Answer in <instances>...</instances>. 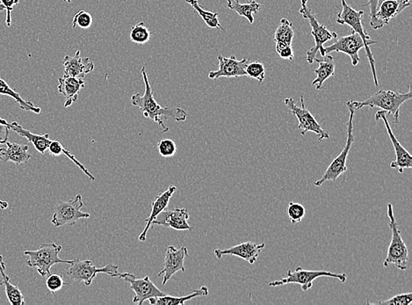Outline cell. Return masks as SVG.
<instances>
[{
    "mask_svg": "<svg viewBox=\"0 0 412 305\" xmlns=\"http://www.w3.org/2000/svg\"><path fill=\"white\" fill-rule=\"evenodd\" d=\"M141 72L144 82V94L141 95L138 93L133 95L131 97L133 106L138 107L142 113V116L158 123L162 129L163 133L169 132V128L163 122V117L164 118H172L179 123L186 120L188 118V112L186 110L180 109V107H163L157 103L154 98V92L151 87L145 66H142Z\"/></svg>",
    "mask_w": 412,
    "mask_h": 305,
    "instance_id": "obj_1",
    "label": "cell"
},
{
    "mask_svg": "<svg viewBox=\"0 0 412 305\" xmlns=\"http://www.w3.org/2000/svg\"><path fill=\"white\" fill-rule=\"evenodd\" d=\"M412 94L411 87L409 85L407 93H399L395 91L379 90L371 95L369 98L363 101H349L351 106L355 111L363 109V107H379L387 114H391L394 117V123H399V114L402 105L411 100Z\"/></svg>",
    "mask_w": 412,
    "mask_h": 305,
    "instance_id": "obj_2",
    "label": "cell"
},
{
    "mask_svg": "<svg viewBox=\"0 0 412 305\" xmlns=\"http://www.w3.org/2000/svg\"><path fill=\"white\" fill-rule=\"evenodd\" d=\"M342 9L340 12L338 14L337 21L338 24L347 25L351 28V30H354L355 33L359 34L362 38L364 43H365L366 55L367 59H369L371 71H372L373 82L376 87H379L378 79H377L376 70L375 65V59L372 53H371L370 46L373 44H376L377 41L371 40L369 34L364 30L362 17L364 15L363 11H357L354 8H351V6L348 5L345 0H341Z\"/></svg>",
    "mask_w": 412,
    "mask_h": 305,
    "instance_id": "obj_3",
    "label": "cell"
},
{
    "mask_svg": "<svg viewBox=\"0 0 412 305\" xmlns=\"http://www.w3.org/2000/svg\"><path fill=\"white\" fill-rule=\"evenodd\" d=\"M387 215L389 219V227L391 228L392 237L383 266L388 268L389 266L394 265L395 268L404 271L408 269L409 251L406 244L402 240L398 222L395 221L391 203H389L387 207Z\"/></svg>",
    "mask_w": 412,
    "mask_h": 305,
    "instance_id": "obj_4",
    "label": "cell"
},
{
    "mask_svg": "<svg viewBox=\"0 0 412 305\" xmlns=\"http://www.w3.org/2000/svg\"><path fill=\"white\" fill-rule=\"evenodd\" d=\"M309 0H301L302 8L299 12L305 20H308L312 27V36L315 41V45L307 52V62L312 65L315 61L316 54L320 52L323 57L325 56V43L334 39H337L338 34L335 32L329 31L328 28L320 23L312 9L308 6Z\"/></svg>",
    "mask_w": 412,
    "mask_h": 305,
    "instance_id": "obj_5",
    "label": "cell"
},
{
    "mask_svg": "<svg viewBox=\"0 0 412 305\" xmlns=\"http://www.w3.org/2000/svg\"><path fill=\"white\" fill-rule=\"evenodd\" d=\"M62 246L55 243H43L40 249L34 251H25L24 254L30 257L27 265L32 269H37L38 273L43 277H47L52 274L50 269L56 264H71L72 260H66L59 258V253Z\"/></svg>",
    "mask_w": 412,
    "mask_h": 305,
    "instance_id": "obj_6",
    "label": "cell"
},
{
    "mask_svg": "<svg viewBox=\"0 0 412 305\" xmlns=\"http://www.w3.org/2000/svg\"><path fill=\"white\" fill-rule=\"evenodd\" d=\"M348 109H349V120L347 122V142L344 146L343 150L337 156V158H334V160L329 164V167L326 169L324 176H323L318 180L314 182V185L316 187H321L323 184L325 183L326 181H335L337 180L338 178L342 174L347 171V161L348 155L351 150V145L354 142V114L356 111L353 109L350 103H347Z\"/></svg>",
    "mask_w": 412,
    "mask_h": 305,
    "instance_id": "obj_7",
    "label": "cell"
},
{
    "mask_svg": "<svg viewBox=\"0 0 412 305\" xmlns=\"http://www.w3.org/2000/svg\"><path fill=\"white\" fill-rule=\"evenodd\" d=\"M319 277H332L339 280L345 284L347 280V274H337L329 271H309L298 266L294 272L288 270L287 275L281 280L269 282L270 287H280L287 284H299L304 292L308 291L313 287V282Z\"/></svg>",
    "mask_w": 412,
    "mask_h": 305,
    "instance_id": "obj_8",
    "label": "cell"
},
{
    "mask_svg": "<svg viewBox=\"0 0 412 305\" xmlns=\"http://www.w3.org/2000/svg\"><path fill=\"white\" fill-rule=\"evenodd\" d=\"M71 266L67 270V275L74 282H83L85 286H90L98 274L109 275L111 277H116L119 266L110 263L103 268H97L91 260H81L75 259L69 264Z\"/></svg>",
    "mask_w": 412,
    "mask_h": 305,
    "instance_id": "obj_9",
    "label": "cell"
},
{
    "mask_svg": "<svg viewBox=\"0 0 412 305\" xmlns=\"http://www.w3.org/2000/svg\"><path fill=\"white\" fill-rule=\"evenodd\" d=\"M81 195H77L69 201H60L54 208L52 222L56 227H72L81 219L90 218L89 213L81 211L84 207Z\"/></svg>",
    "mask_w": 412,
    "mask_h": 305,
    "instance_id": "obj_10",
    "label": "cell"
},
{
    "mask_svg": "<svg viewBox=\"0 0 412 305\" xmlns=\"http://www.w3.org/2000/svg\"><path fill=\"white\" fill-rule=\"evenodd\" d=\"M302 106H297L293 98H285L284 104L288 109L296 116L298 120V130L300 134L305 136L308 132L315 133L318 136V141L329 138V133L325 132L319 125L313 114L310 112L304 104L303 96L300 97Z\"/></svg>",
    "mask_w": 412,
    "mask_h": 305,
    "instance_id": "obj_11",
    "label": "cell"
},
{
    "mask_svg": "<svg viewBox=\"0 0 412 305\" xmlns=\"http://www.w3.org/2000/svg\"><path fill=\"white\" fill-rule=\"evenodd\" d=\"M116 277L124 280L131 285V288L135 293V297L133 298V303L142 305L145 301L151 299V298H158L166 295L162 291L154 284L153 282L151 281L149 276H145L144 278H136V276L131 274V273H118Z\"/></svg>",
    "mask_w": 412,
    "mask_h": 305,
    "instance_id": "obj_12",
    "label": "cell"
},
{
    "mask_svg": "<svg viewBox=\"0 0 412 305\" xmlns=\"http://www.w3.org/2000/svg\"><path fill=\"white\" fill-rule=\"evenodd\" d=\"M188 256V250L186 246H182L177 249L175 246H168L166 256H164L162 270L158 274V277L163 275L162 284H166L168 281L177 274V272H185V259Z\"/></svg>",
    "mask_w": 412,
    "mask_h": 305,
    "instance_id": "obj_13",
    "label": "cell"
},
{
    "mask_svg": "<svg viewBox=\"0 0 412 305\" xmlns=\"http://www.w3.org/2000/svg\"><path fill=\"white\" fill-rule=\"evenodd\" d=\"M351 34L341 38H337L332 45L325 48V55L331 52L345 53L351 57V65L356 66L360 63L359 52L365 48L362 38L351 30Z\"/></svg>",
    "mask_w": 412,
    "mask_h": 305,
    "instance_id": "obj_14",
    "label": "cell"
},
{
    "mask_svg": "<svg viewBox=\"0 0 412 305\" xmlns=\"http://www.w3.org/2000/svg\"><path fill=\"white\" fill-rule=\"evenodd\" d=\"M387 116H388V114H387L385 111L380 110L377 111L375 119L376 120H383L389 139H391L392 145L394 146L395 160L391 162V167L393 168V169H397L399 173H404V169H411L412 167V156L410 152L402 147L400 143H399L397 138H395L394 133L392 132L391 127L389 125L388 117Z\"/></svg>",
    "mask_w": 412,
    "mask_h": 305,
    "instance_id": "obj_15",
    "label": "cell"
},
{
    "mask_svg": "<svg viewBox=\"0 0 412 305\" xmlns=\"http://www.w3.org/2000/svg\"><path fill=\"white\" fill-rule=\"evenodd\" d=\"M217 59L219 61V68L217 71L209 72L208 78L217 81L220 78H237L246 76V66L249 63V59L246 57L237 60L235 56L224 57L219 55Z\"/></svg>",
    "mask_w": 412,
    "mask_h": 305,
    "instance_id": "obj_16",
    "label": "cell"
},
{
    "mask_svg": "<svg viewBox=\"0 0 412 305\" xmlns=\"http://www.w3.org/2000/svg\"><path fill=\"white\" fill-rule=\"evenodd\" d=\"M411 3L397 1V0H385L378 6L375 16L370 20V26L378 30L389 24L393 19L397 17L405 9L410 8Z\"/></svg>",
    "mask_w": 412,
    "mask_h": 305,
    "instance_id": "obj_17",
    "label": "cell"
},
{
    "mask_svg": "<svg viewBox=\"0 0 412 305\" xmlns=\"http://www.w3.org/2000/svg\"><path fill=\"white\" fill-rule=\"evenodd\" d=\"M160 215H162V217L155 219L152 222V227L158 225V227L172 228L176 231H191L193 230L188 224L190 215L188 209L177 207L166 209Z\"/></svg>",
    "mask_w": 412,
    "mask_h": 305,
    "instance_id": "obj_18",
    "label": "cell"
},
{
    "mask_svg": "<svg viewBox=\"0 0 412 305\" xmlns=\"http://www.w3.org/2000/svg\"><path fill=\"white\" fill-rule=\"evenodd\" d=\"M265 244H256L247 241L237 246L230 247L227 249H215L214 253L218 260L223 258V256H237L240 259L245 260L250 264H254L258 260L259 253L265 249Z\"/></svg>",
    "mask_w": 412,
    "mask_h": 305,
    "instance_id": "obj_19",
    "label": "cell"
},
{
    "mask_svg": "<svg viewBox=\"0 0 412 305\" xmlns=\"http://www.w3.org/2000/svg\"><path fill=\"white\" fill-rule=\"evenodd\" d=\"M176 190L177 187L175 186H170L168 187L166 191L161 193L160 195H158L155 198L154 202L151 204V214L144 220L147 225H145L144 231L139 235V241L144 242L147 240L148 231L152 229V222H153L155 219L160 217V215L164 209H167L168 204H169L171 199H172Z\"/></svg>",
    "mask_w": 412,
    "mask_h": 305,
    "instance_id": "obj_20",
    "label": "cell"
},
{
    "mask_svg": "<svg viewBox=\"0 0 412 305\" xmlns=\"http://www.w3.org/2000/svg\"><path fill=\"white\" fill-rule=\"evenodd\" d=\"M63 67H65V75L67 77L84 78L85 75L94 70V63L91 62L90 59H83L80 56V50H77L75 56H65L63 60Z\"/></svg>",
    "mask_w": 412,
    "mask_h": 305,
    "instance_id": "obj_21",
    "label": "cell"
},
{
    "mask_svg": "<svg viewBox=\"0 0 412 305\" xmlns=\"http://www.w3.org/2000/svg\"><path fill=\"white\" fill-rule=\"evenodd\" d=\"M58 90L65 98V107H71L78 101V94L85 87L84 78L63 76L58 79Z\"/></svg>",
    "mask_w": 412,
    "mask_h": 305,
    "instance_id": "obj_22",
    "label": "cell"
},
{
    "mask_svg": "<svg viewBox=\"0 0 412 305\" xmlns=\"http://www.w3.org/2000/svg\"><path fill=\"white\" fill-rule=\"evenodd\" d=\"M6 144V148H0V160L3 163L12 161L18 166H23L30 160L32 155L28 154V145H21L8 141Z\"/></svg>",
    "mask_w": 412,
    "mask_h": 305,
    "instance_id": "obj_23",
    "label": "cell"
},
{
    "mask_svg": "<svg viewBox=\"0 0 412 305\" xmlns=\"http://www.w3.org/2000/svg\"><path fill=\"white\" fill-rule=\"evenodd\" d=\"M8 128L12 132L17 133L18 135L28 139V141L33 145L36 150L41 154H44L47 151V148L52 143V140L50 139V135H38L34 134L30 130L22 128L21 125L17 122L8 123Z\"/></svg>",
    "mask_w": 412,
    "mask_h": 305,
    "instance_id": "obj_24",
    "label": "cell"
},
{
    "mask_svg": "<svg viewBox=\"0 0 412 305\" xmlns=\"http://www.w3.org/2000/svg\"><path fill=\"white\" fill-rule=\"evenodd\" d=\"M208 295V288L207 286H202L193 292V293L183 295V297H173V295H164L163 297L158 298H151L148 300V303L151 305H177L184 304L186 301L193 299L199 297H207Z\"/></svg>",
    "mask_w": 412,
    "mask_h": 305,
    "instance_id": "obj_25",
    "label": "cell"
},
{
    "mask_svg": "<svg viewBox=\"0 0 412 305\" xmlns=\"http://www.w3.org/2000/svg\"><path fill=\"white\" fill-rule=\"evenodd\" d=\"M315 61L318 63V68L315 70L318 77L314 79L312 85L313 87L316 85V90H321L325 82L329 77L334 75V56L326 55L323 59H316V57Z\"/></svg>",
    "mask_w": 412,
    "mask_h": 305,
    "instance_id": "obj_26",
    "label": "cell"
},
{
    "mask_svg": "<svg viewBox=\"0 0 412 305\" xmlns=\"http://www.w3.org/2000/svg\"><path fill=\"white\" fill-rule=\"evenodd\" d=\"M227 8L236 12L241 17H245L252 24L254 22L253 15L258 14L261 10V5L255 0H250L243 4L240 3L239 0H227Z\"/></svg>",
    "mask_w": 412,
    "mask_h": 305,
    "instance_id": "obj_27",
    "label": "cell"
},
{
    "mask_svg": "<svg viewBox=\"0 0 412 305\" xmlns=\"http://www.w3.org/2000/svg\"><path fill=\"white\" fill-rule=\"evenodd\" d=\"M0 271L2 273L3 279H4V285L6 287V295L8 297L9 303L12 305H24L25 300L23 294L18 286L12 284L10 278L6 273V263L3 256L0 255Z\"/></svg>",
    "mask_w": 412,
    "mask_h": 305,
    "instance_id": "obj_28",
    "label": "cell"
},
{
    "mask_svg": "<svg viewBox=\"0 0 412 305\" xmlns=\"http://www.w3.org/2000/svg\"><path fill=\"white\" fill-rule=\"evenodd\" d=\"M0 94L6 95V96L11 97L19 104L21 109L25 111H30V112L40 114L42 109L39 107L34 106V103L30 101H25L23 98L21 96L20 94L12 89L4 79L0 78Z\"/></svg>",
    "mask_w": 412,
    "mask_h": 305,
    "instance_id": "obj_29",
    "label": "cell"
},
{
    "mask_svg": "<svg viewBox=\"0 0 412 305\" xmlns=\"http://www.w3.org/2000/svg\"><path fill=\"white\" fill-rule=\"evenodd\" d=\"M47 151H49L50 154L54 156V157H58L60 155H65L66 157L69 158L77 166L79 169H80L83 173L87 176L89 179L94 181L95 177L88 171L87 168L84 166L81 162H79L77 158H76L75 156L68 150H66L65 147H63L61 143L58 141V140H52V143L47 148Z\"/></svg>",
    "mask_w": 412,
    "mask_h": 305,
    "instance_id": "obj_30",
    "label": "cell"
},
{
    "mask_svg": "<svg viewBox=\"0 0 412 305\" xmlns=\"http://www.w3.org/2000/svg\"><path fill=\"white\" fill-rule=\"evenodd\" d=\"M186 2L188 3V4L193 8V10L201 16V18L208 28H220L221 30H224V28L221 27L219 19H218V15H219L218 14V12L208 11L206 10V9L202 8V6L199 5L198 0H186Z\"/></svg>",
    "mask_w": 412,
    "mask_h": 305,
    "instance_id": "obj_31",
    "label": "cell"
},
{
    "mask_svg": "<svg viewBox=\"0 0 412 305\" xmlns=\"http://www.w3.org/2000/svg\"><path fill=\"white\" fill-rule=\"evenodd\" d=\"M294 32L292 24L286 18H282L280 26L274 34V42H283L292 45Z\"/></svg>",
    "mask_w": 412,
    "mask_h": 305,
    "instance_id": "obj_32",
    "label": "cell"
},
{
    "mask_svg": "<svg viewBox=\"0 0 412 305\" xmlns=\"http://www.w3.org/2000/svg\"><path fill=\"white\" fill-rule=\"evenodd\" d=\"M151 32L145 26L144 21L139 22L138 24L133 26L131 34H129L131 42L138 44V45L147 43L151 40Z\"/></svg>",
    "mask_w": 412,
    "mask_h": 305,
    "instance_id": "obj_33",
    "label": "cell"
},
{
    "mask_svg": "<svg viewBox=\"0 0 412 305\" xmlns=\"http://www.w3.org/2000/svg\"><path fill=\"white\" fill-rule=\"evenodd\" d=\"M288 214L291 224H298V222H302L303 218L305 217V208L301 203L290 202L288 203Z\"/></svg>",
    "mask_w": 412,
    "mask_h": 305,
    "instance_id": "obj_34",
    "label": "cell"
},
{
    "mask_svg": "<svg viewBox=\"0 0 412 305\" xmlns=\"http://www.w3.org/2000/svg\"><path fill=\"white\" fill-rule=\"evenodd\" d=\"M246 76L256 79L259 83H262L265 78V65L258 61L249 63L248 65L246 66Z\"/></svg>",
    "mask_w": 412,
    "mask_h": 305,
    "instance_id": "obj_35",
    "label": "cell"
},
{
    "mask_svg": "<svg viewBox=\"0 0 412 305\" xmlns=\"http://www.w3.org/2000/svg\"><path fill=\"white\" fill-rule=\"evenodd\" d=\"M93 23V16L87 11L81 10L75 14L74 21H72V28L78 27L82 30H87Z\"/></svg>",
    "mask_w": 412,
    "mask_h": 305,
    "instance_id": "obj_36",
    "label": "cell"
},
{
    "mask_svg": "<svg viewBox=\"0 0 412 305\" xmlns=\"http://www.w3.org/2000/svg\"><path fill=\"white\" fill-rule=\"evenodd\" d=\"M158 152L163 158L173 157L177 152V145L172 139L161 140L158 145Z\"/></svg>",
    "mask_w": 412,
    "mask_h": 305,
    "instance_id": "obj_37",
    "label": "cell"
},
{
    "mask_svg": "<svg viewBox=\"0 0 412 305\" xmlns=\"http://www.w3.org/2000/svg\"><path fill=\"white\" fill-rule=\"evenodd\" d=\"M61 275L56 274H50L47 276L46 287L53 295H56V292L62 290L65 285H67Z\"/></svg>",
    "mask_w": 412,
    "mask_h": 305,
    "instance_id": "obj_38",
    "label": "cell"
},
{
    "mask_svg": "<svg viewBox=\"0 0 412 305\" xmlns=\"http://www.w3.org/2000/svg\"><path fill=\"white\" fill-rule=\"evenodd\" d=\"M412 303V294L405 293L395 295L391 299L380 302V303H369V304H382V305H409Z\"/></svg>",
    "mask_w": 412,
    "mask_h": 305,
    "instance_id": "obj_39",
    "label": "cell"
},
{
    "mask_svg": "<svg viewBox=\"0 0 412 305\" xmlns=\"http://www.w3.org/2000/svg\"><path fill=\"white\" fill-rule=\"evenodd\" d=\"M277 52L282 59L293 60L294 52L292 45L283 42H277Z\"/></svg>",
    "mask_w": 412,
    "mask_h": 305,
    "instance_id": "obj_40",
    "label": "cell"
},
{
    "mask_svg": "<svg viewBox=\"0 0 412 305\" xmlns=\"http://www.w3.org/2000/svg\"><path fill=\"white\" fill-rule=\"evenodd\" d=\"M20 3V0H1V4L5 6L6 11V24L10 27L12 23L11 14L15 6Z\"/></svg>",
    "mask_w": 412,
    "mask_h": 305,
    "instance_id": "obj_41",
    "label": "cell"
},
{
    "mask_svg": "<svg viewBox=\"0 0 412 305\" xmlns=\"http://www.w3.org/2000/svg\"><path fill=\"white\" fill-rule=\"evenodd\" d=\"M9 130L8 122L0 117V145L6 144L8 141Z\"/></svg>",
    "mask_w": 412,
    "mask_h": 305,
    "instance_id": "obj_42",
    "label": "cell"
},
{
    "mask_svg": "<svg viewBox=\"0 0 412 305\" xmlns=\"http://www.w3.org/2000/svg\"><path fill=\"white\" fill-rule=\"evenodd\" d=\"M364 6H369L370 8V14L369 17L370 20H372L373 16H375L376 12L377 11V8H378V0H369L367 4L364 5Z\"/></svg>",
    "mask_w": 412,
    "mask_h": 305,
    "instance_id": "obj_43",
    "label": "cell"
},
{
    "mask_svg": "<svg viewBox=\"0 0 412 305\" xmlns=\"http://www.w3.org/2000/svg\"><path fill=\"white\" fill-rule=\"evenodd\" d=\"M9 207V204L8 202H4L2 201V200H0V208H1L2 209H6Z\"/></svg>",
    "mask_w": 412,
    "mask_h": 305,
    "instance_id": "obj_44",
    "label": "cell"
},
{
    "mask_svg": "<svg viewBox=\"0 0 412 305\" xmlns=\"http://www.w3.org/2000/svg\"><path fill=\"white\" fill-rule=\"evenodd\" d=\"M385 1V0H378V6L381 4L382 2ZM397 1L405 2V3H411V0H397Z\"/></svg>",
    "mask_w": 412,
    "mask_h": 305,
    "instance_id": "obj_45",
    "label": "cell"
},
{
    "mask_svg": "<svg viewBox=\"0 0 412 305\" xmlns=\"http://www.w3.org/2000/svg\"><path fill=\"white\" fill-rule=\"evenodd\" d=\"M4 285V279H3V275L1 271H0V286Z\"/></svg>",
    "mask_w": 412,
    "mask_h": 305,
    "instance_id": "obj_46",
    "label": "cell"
},
{
    "mask_svg": "<svg viewBox=\"0 0 412 305\" xmlns=\"http://www.w3.org/2000/svg\"><path fill=\"white\" fill-rule=\"evenodd\" d=\"M3 11H6V8L4 6H3L1 4V3H0V12H3Z\"/></svg>",
    "mask_w": 412,
    "mask_h": 305,
    "instance_id": "obj_47",
    "label": "cell"
},
{
    "mask_svg": "<svg viewBox=\"0 0 412 305\" xmlns=\"http://www.w3.org/2000/svg\"><path fill=\"white\" fill-rule=\"evenodd\" d=\"M65 1L67 2V3H72V0H65Z\"/></svg>",
    "mask_w": 412,
    "mask_h": 305,
    "instance_id": "obj_48",
    "label": "cell"
}]
</instances>
